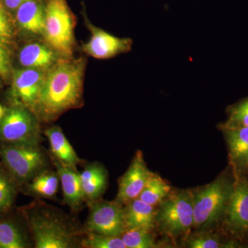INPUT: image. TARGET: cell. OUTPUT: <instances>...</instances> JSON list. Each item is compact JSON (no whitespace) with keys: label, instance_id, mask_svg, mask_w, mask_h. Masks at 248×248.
<instances>
[{"label":"cell","instance_id":"cell-1","mask_svg":"<svg viewBox=\"0 0 248 248\" xmlns=\"http://www.w3.org/2000/svg\"><path fill=\"white\" fill-rule=\"evenodd\" d=\"M86 68L84 58H62L46 72L34 107L39 121L50 122L81 102Z\"/></svg>","mask_w":248,"mask_h":248},{"label":"cell","instance_id":"cell-2","mask_svg":"<svg viewBox=\"0 0 248 248\" xmlns=\"http://www.w3.org/2000/svg\"><path fill=\"white\" fill-rule=\"evenodd\" d=\"M234 182L235 176L231 168L193 194V228L204 231L223 221Z\"/></svg>","mask_w":248,"mask_h":248},{"label":"cell","instance_id":"cell-3","mask_svg":"<svg viewBox=\"0 0 248 248\" xmlns=\"http://www.w3.org/2000/svg\"><path fill=\"white\" fill-rule=\"evenodd\" d=\"M43 37L62 58H72L75 47L76 19L66 0H46Z\"/></svg>","mask_w":248,"mask_h":248},{"label":"cell","instance_id":"cell-4","mask_svg":"<svg viewBox=\"0 0 248 248\" xmlns=\"http://www.w3.org/2000/svg\"><path fill=\"white\" fill-rule=\"evenodd\" d=\"M159 205L155 223L164 234L178 237L193 228V194L189 191L169 195Z\"/></svg>","mask_w":248,"mask_h":248},{"label":"cell","instance_id":"cell-5","mask_svg":"<svg viewBox=\"0 0 248 248\" xmlns=\"http://www.w3.org/2000/svg\"><path fill=\"white\" fill-rule=\"evenodd\" d=\"M29 225L37 248L76 247V234L60 218L44 211L32 212Z\"/></svg>","mask_w":248,"mask_h":248},{"label":"cell","instance_id":"cell-6","mask_svg":"<svg viewBox=\"0 0 248 248\" xmlns=\"http://www.w3.org/2000/svg\"><path fill=\"white\" fill-rule=\"evenodd\" d=\"M4 164L15 178L29 182L45 170L46 157L39 144L11 143L0 149Z\"/></svg>","mask_w":248,"mask_h":248},{"label":"cell","instance_id":"cell-7","mask_svg":"<svg viewBox=\"0 0 248 248\" xmlns=\"http://www.w3.org/2000/svg\"><path fill=\"white\" fill-rule=\"evenodd\" d=\"M40 138L39 120L32 110L18 104L6 110L0 121V141L39 144Z\"/></svg>","mask_w":248,"mask_h":248},{"label":"cell","instance_id":"cell-8","mask_svg":"<svg viewBox=\"0 0 248 248\" xmlns=\"http://www.w3.org/2000/svg\"><path fill=\"white\" fill-rule=\"evenodd\" d=\"M231 238L244 241L248 237V179L236 177L234 188L223 219Z\"/></svg>","mask_w":248,"mask_h":248},{"label":"cell","instance_id":"cell-9","mask_svg":"<svg viewBox=\"0 0 248 248\" xmlns=\"http://www.w3.org/2000/svg\"><path fill=\"white\" fill-rule=\"evenodd\" d=\"M87 232L121 236L126 231L125 212L119 202H94L86 223Z\"/></svg>","mask_w":248,"mask_h":248},{"label":"cell","instance_id":"cell-10","mask_svg":"<svg viewBox=\"0 0 248 248\" xmlns=\"http://www.w3.org/2000/svg\"><path fill=\"white\" fill-rule=\"evenodd\" d=\"M91 37L87 43L82 46L83 51L93 58L107 60L115 58L121 54L130 51L133 47V40L128 37H118L108 33L88 22Z\"/></svg>","mask_w":248,"mask_h":248},{"label":"cell","instance_id":"cell-11","mask_svg":"<svg viewBox=\"0 0 248 248\" xmlns=\"http://www.w3.org/2000/svg\"><path fill=\"white\" fill-rule=\"evenodd\" d=\"M46 72L33 68H25L14 72L11 96L18 105L27 107L33 112Z\"/></svg>","mask_w":248,"mask_h":248},{"label":"cell","instance_id":"cell-12","mask_svg":"<svg viewBox=\"0 0 248 248\" xmlns=\"http://www.w3.org/2000/svg\"><path fill=\"white\" fill-rule=\"evenodd\" d=\"M152 173L147 168L143 155L138 151L120 179L116 202L121 204L128 203L139 198Z\"/></svg>","mask_w":248,"mask_h":248},{"label":"cell","instance_id":"cell-13","mask_svg":"<svg viewBox=\"0 0 248 248\" xmlns=\"http://www.w3.org/2000/svg\"><path fill=\"white\" fill-rule=\"evenodd\" d=\"M227 146L230 165L234 176L248 175V127L221 128Z\"/></svg>","mask_w":248,"mask_h":248},{"label":"cell","instance_id":"cell-14","mask_svg":"<svg viewBox=\"0 0 248 248\" xmlns=\"http://www.w3.org/2000/svg\"><path fill=\"white\" fill-rule=\"evenodd\" d=\"M63 191L65 203L72 210H77L84 202L80 174L77 169L70 167L54 160Z\"/></svg>","mask_w":248,"mask_h":248},{"label":"cell","instance_id":"cell-15","mask_svg":"<svg viewBox=\"0 0 248 248\" xmlns=\"http://www.w3.org/2000/svg\"><path fill=\"white\" fill-rule=\"evenodd\" d=\"M79 174L85 200L90 203L97 202L107 189V170L100 164L92 163L88 164Z\"/></svg>","mask_w":248,"mask_h":248},{"label":"cell","instance_id":"cell-16","mask_svg":"<svg viewBox=\"0 0 248 248\" xmlns=\"http://www.w3.org/2000/svg\"><path fill=\"white\" fill-rule=\"evenodd\" d=\"M125 212V223L126 231L143 229L152 231L155 228L156 210L155 207L140 199L129 202Z\"/></svg>","mask_w":248,"mask_h":248},{"label":"cell","instance_id":"cell-17","mask_svg":"<svg viewBox=\"0 0 248 248\" xmlns=\"http://www.w3.org/2000/svg\"><path fill=\"white\" fill-rule=\"evenodd\" d=\"M57 54L49 46L31 43L21 50L19 61L26 68L47 71L58 61Z\"/></svg>","mask_w":248,"mask_h":248},{"label":"cell","instance_id":"cell-18","mask_svg":"<svg viewBox=\"0 0 248 248\" xmlns=\"http://www.w3.org/2000/svg\"><path fill=\"white\" fill-rule=\"evenodd\" d=\"M19 27L27 32L43 35L45 4L41 0H29L16 10Z\"/></svg>","mask_w":248,"mask_h":248},{"label":"cell","instance_id":"cell-19","mask_svg":"<svg viewBox=\"0 0 248 248\" xmlns=\"http://www.w3.org/2000/svg\"><path fill=\"white\" fill-rule=\"evenodd\" d=\"M45 134L48 139L50 152L55 160L66 166L77 169V166L81 162V160L61 128L59 126L50 127L45 130Z\"/></svg>","mask_w":248,"mask_h":248},{"label":"cell","instance_id":"cell-20","mask_svg":"<svg viewBox=\"0 0 248 248\" xmlns=\"http://www.w3.org/2000/svg\"><path fill=\"white\" fill-rule=\"evenodd\" d=\"M29 182L28 190L31 194L42 198L51 199L58 192L60 181L58 172L44 170Z\"/></svg>","mask_w":248,"mask_h":248},{"label":"cell","instance_id":"cell-21","mask_svg":"<svg viewBox=\"0 0 248 248\" xmlns=\"http://www.w3.org/2000/svg\"><path fill=\"white\" fill-rule=\"evenodd\" d=\"M170 190V186L162 178L152 173L139 199L155 207L169 195Z\"/></svg>","mask_w":248,"mask_h":248},{"label":"cell","instance_id":"cell-22","mask_svg":"<svg viewBox=\"0 0 248 248\" xmlns=\"http://www.w3.org/2000/svg\"><path fill=\"white\" fill-rule=\"evenodd\" d=\"M29 246L22 232L11 221L0 222V248H25Z\"/></svg>","mask_w":248,"mask_h":248},{"label":"cell","instance_id":"cell-23","mask_svg":"<svg viewBox=\"0 0 248 248\" xmlns=\"http://www.w3.org/2000/svg\"><path fill=\"white\" fill-rule=\"evenodd\" d=\"M227 114L228 118L220 124V128L248 127V97L228 107Z\"/></svg>","mask_w":248,"mask_h":248},{"label":"cell","instance_id":"cell-24","mask_svg":"<svg viewBox=\"0 0 248 248\" xmlns=\"http://www.w3.org/2000/svg\"><path fill=\"white\" fill-rule=\"evenodd\" d=\"M127 248H154L157 247L151 231L143 229L128 230L122 235Z\"/></svg>","mask_w":248,"mask_h":248},{"label":"cell","instance_id":"cell-25","mask_svg":"<svg viewBox=\"0 0 248 248\" xmlns=\"http://www.w3.org/2000/svg\"><path fill=\"white\" fill-rule=\"evenodd\" d=\"M83 247L87 248H126L121 236H110L106 235L87 232L82 241Z\"/></svg>","mask_w":248,"mask_h":248},{"label":"cell","instance_id":"cell-26","mask_svg":"<svg viewBox=\"0 0 248 248\" xmlns=\"http://www.w3.org/2000/svg\"><path fill=\"white\" fill-rule=\"evenodd\" d=\"M225 244L218 235L203 231L192 235L187 240V247L190 248H224Z\"/></svg>","mask_w":248,"mask_h":248},{"label":"cell","instance_id":"cell-27","mask_svg":"<svg viewBox=\"0 0 248 248\" xmlns=\"http://www.w3.org/2000/svg\"><path fill=\"white\" fill-rule=\"evenodd\" d=\"M14 196V186L5 174L0 171V212L11 208Z\"/></svg>","mask_w":248,"mask_h":248},{"label":"cell","instance_id":"cell-28","mask_svg":"<svg viewBox=\"0 0 248 248\" xmlns=\"http://www.w3.org/2000/svg\"><path fill=\"white\" fill-rule=\"evenodd\" d=\"M13 36L12 27L2 1L0 0V43L8 42Z\"/></svg>","mask_w":248,"mask_h":248},{"label":"cell","instance_id":"cell-29","mask_svg":"<svg viewBox=\"0 0 248 248\" xmlns=\"http://www.w3.org/2000/svg\"><path fill=\"white\" fill-rule=\"evenodd\" d=\"M10 72V59L9 53L3 45L0 43V76H8Z\"/></svg>","mask_w":248,"mask_h":248},{"label":"cell","instance_id":"cell-30","mask_svg":"<svg viewBox=\"0 0 248 248\" xmlns=\"http://www.w3.org/2000/svg\"><path fill=\"white\" fill-rule=\"evenodd\" d=\"M29 0H4L5 6L11 11L17 10L19 6Z\"/></svg>","mask_w":248,"mask_h":248},{"label":"cell","instance_id":"cell-31","mask_svg":"<svg viewBox=\"0 0 248 248\" xmlns=\"http://www.w3.org/2000/svg\"><path fill=\"white\" fill-rule=\"evenodd\" d=\"M6 108H4V107H3L0 104V121H1V119L4 117L5 114H6Z\"/></svg>","mask_w":248,"mask_h":248},{"label":"cell","instance_id":"cell-32","mask_svg":"<svg viewBox=\"0 0 248 248\" xmlns=\"http://www.w3.org/2000/svg\"></svg>","mask_w":248,"mask_h":248}]
</instances>
